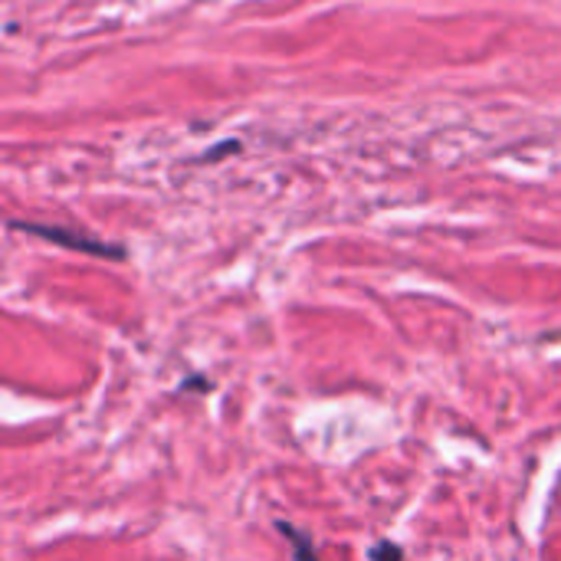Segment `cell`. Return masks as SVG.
<instances>
[{"label": "cell", "mask_w": 561, "mask_h": 561, "mask_svg": "<svg viewBox=\"0 0 561 561\" xmlns=\"http://www.w3.org/2000/svg\"><path fill=\"white\" fill-rule=\"evenodd\" d=\"M10 227L23 230L30 237H39V240H49L56 247H66V250H79V253L102 256V260H125L122 243H105V240H95L89 233H76V230H66V227H46V224H23V220H13Z\"/></svg>", "instance_id": "1"}, {"label": "cell", "mask_w": 561, "mask_h": 561, "mask_svg": "<svg viewBox=\"0 0 561 561\" xmlns=\"http://www.w3.org/2000/svg\"><path fill=\"white\" fill-rule=\"evenodd\" d=\"M276 529L283 533V539L289 542V549H293V559L296 561H319V552H316V542H312V536H306L302 529H296L293 523H276Z\"/></svg>", "instance_id": "2"}, {"label": "cell", "mask_w": 561, "mask_h": 561, "mask_svg": "<svg viewBox=\"0 0 561 561\" xmlns=\"http://www.w3.org/2000/svg\"><path fill=\"white\" fill-rule=\"evenodd\" d=\"M210 388H214V385H210L204 375H191V378H184V381H181V394H191V391H201V394H207Z\"/></svg>", "instance_id": "4"}, {"label": "cell", "mask_w": 561, "mask_h": 561, "mask_svg": "<svg viewBox=\"0 0 561 561\" xmlns=\"http://www.w3.org/2000/svg\"><path fill=\"white\" fill-rule=\"evenodd\" d=\"M368 561H404V549L394 539H378L368 546Z\"/></svg>", "instance_id": "3"}]
</instances>
